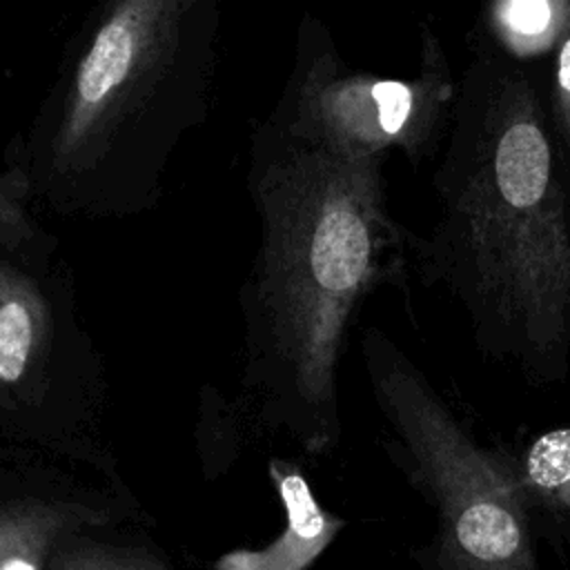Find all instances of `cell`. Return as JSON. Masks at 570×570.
Returning a JSON list of instances; mask_svg holds the SVG:
<instances>
[{
	"label": "cell",
	"mask_w": 570,
	"mask_h": 570,
	"mask_svg": "<svg viewBox=\"0 0 570 570\" xmlns=\"http://www.w3.org/2000/svg\"><path fill=\"white\" fill-rule=\"evenodd\" d=\"M214 0H120L71 38L56 82L4 149V180L58 216H136L160 194L180 140L209 111Z\"/></svg>",
	"instance_id": "cell-3"
},
{
	"label": "cell",
	"mask_w": 570,
	"mask_h": 570,
	"mask_svg": "<svg viewBox=\"0 0 570 570\" xmlns=\"http://www.w3.org/2000/svg\"><path fill=\"white\" fill-rule=\"evenodd\" d=\"M53 252L56 238L47 236L36 225L0 174V256L29 265H45L51 263Z\"/></svg>",
	"instance_id": "cell-11"
},
{
	"label": "cell",
	"mask_w": 570,
	"mask_h": 570,
	"mask_svg": "<svg viewBox=\"0 0 570 570\" xmlns=\"http://www.w3.org/2000/svg\"><path fill=\"white\" fill-rule=\"evenodd\" d=\"M269 476L287 512V530L263 554L227 557L223 570H303L341 530L343 521L325 512L312 494L303 472L281 459L269 461Z\"/></svg>",
	"instance_id": "cell-8"
},
{
	"label": "cell",
	"mask_w": 570,
	"mask_h": 570,
	"mask_svg": "<svg viewBox=\"0 0 570 570\" xmlns=\"http://www.w3.org/2000/svg\"><path fill=\"white\" fill-rule=\"evenodd\" d=\"M432 174L439 218L410 267L463 307L476 350L530 387L570 376V160L548 91L483 38Z\"/></svg>",
	"instance_id": "cell-1"
},
{
	"label": "cell",
	"mask_w": 570,
	"mask_h": 570,
	"mask_svg": "<svg viewBox=\"0 0 570 570\" xmlns=\"http://www.w3.org/2000/svg\"><path fill=\"white\" fill-rule=\"evenodd\" d=\"M372 396L394 448L441 517L450 570H537L519 468L483 448L428 374L379 327L361 336Z\"/></svg>",
	"instance_id": "cell-4"
},
{
	"label": "cell",
	"mask_w": 570,
	"mask_h": 570,
	"mask_svg": "<svg viewBox=\"0 0 570 570\" xmlns=\"http://www.w3.org/2000/svg\"><path fill=\"white\" fill-rule=\"evenodd\" d=\"M519 472L530 497L570 512V423L532 439Z\"/></svg>",
	"instance_id": "cell-10"
},
{
	"label": "cell",
	"mask_w": 570,
	"mask_h": 570,
	"mask_svg": "<svg viewBox=\"0 0 570 570\" xmlns=\"http://www.w3.org/2000/svg\"><path fill=\"white\" fill-rule=\"evenodd\" d=\"M456 82L428 22L421 24L416 73L387 78L350 69L325 24L305 16L292 73L267 118L292 140L345 160L396 149L419 167L434 158L448 134Z\"/></svg>",
	"instance_id": "cell-5"
},
{
	"label": "cell",
	"mask_w": 570,
	"mask_h": 570,
	"mask_svg": "<svg viewBox=\"0 0 570 570\" xmlns=\"http://www.w3.org/2000/svg\"><path fill=\"white\" fill-rule=\"evenodd\" d=\"M53 570H165L156 559L145 554L107 548V546H80L65 550L56 561Z\"/></svg>",
	"instance_id": "cell-13"
},
{
	"label": "cell",
	"mask_w": 570,
	"mask_h": 570,
	"mask_svg": "<svg viewBox=\"0 0 570 570\" xmlns=\"http://www.w3.org/2000/svg\"><path fill=\"white\" fill-rule=\"evenodd\" d=\"M554 69L548 89V105L557 138L570 160V9L554 45Z\"/></svg>",
	"instance_id": "cell-12"
},
{
	"label": "cell",
	"mask_w": 570,
	"mask_h": 570,
	"mask_svg": "<svg viewBox=\"0 0 570 570\" xmlns=\"http://www.w3.org/2000/svg\"><path fill=\"white\" fill-rule=\"evenodd\" d=\"M570 0H497L481 18L483 40L517 62L554 51Z\"/></svg>",
	"instance_id": "cell-9"
},
{
	"label": "cell",
	"mask_w": 570,
	"mask_h": 570,
	"mask_svg": "<svg viewBox=\"0 0 570 570\" xmlns=\"http://www.w3.org/2000/svg\"><path fill=\"white\" fill-rule=\"evenodd\" d=\"M385 156L345 160L254 127L247 187L261 223L240 289L243 367L234 401L254 430L307 452L338 443V361L361 303L399 285L412 232L390 214Z\"/></svg>",
	"instance_id": "cell-2"
},
{
	"label": "cell",
	"mask_w": 570,
	"mask_h": 570,
	"mask_svg": "<svg viewBox=\"0 0 570 570\" xmlns=\"http://www.w3.org/2000/svg\"><path fill=\"white\" fill-rule=\"evenodd\" d=\"M105 370L62 265L0 256V434L98 459Z\"/></svg>",
	"instance_id": "cell-6"
},
{
	"label": "cell",
	"mask_w": 570,
	"mask_h": 570,
	"mask_svg": "<svg viewBox=\"0 0 570 570\" xmlns=\"http://www.w3.org/2000/svg\"><path fill=\"white\" fill-rule=\"evenodd\" d=\"M98 517L76 497L22 492L0 483V570H42L53 543Z\"/></svg>",
	"instance_id": "cell-7"
}]
</instances>
